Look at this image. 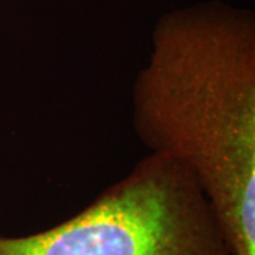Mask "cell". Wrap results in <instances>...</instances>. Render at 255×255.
I'll return each instance as SVG.
<instances>
[{
    "instance_id": "1",
    "label": "cell",
    "mask_w": 255,
    "mask_h": 255,
    "mask_svg": "<svg viewBox=\"0 0 255 255\" xmlns=\"http://www.w3.org/2000/svg\"><path fill=\"white\" fill-rule=\"evenodd\" d=\"M133 128L184 167L231 255H255V37L236 17H177L156 33L132 92Z\"/></svg>"
},
{
    "instance_id": "2",
    "label": "cell",
    "mask_w": 255,
    "mask_h": 255,
    "mask_svg": "<svg viewBox=\"0 0 255 255\" xmlns=\"http://www.w3.org/2000/svg\"><path fill=\"white\" fill-rule=\"evenodd\" d=\"M0 255H231L189 172L149 153L73 217L18 237Z\"/></svg>"
}]
</instances>
